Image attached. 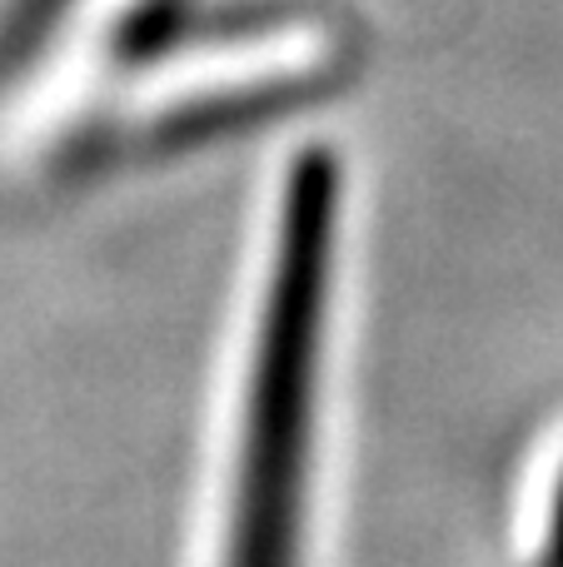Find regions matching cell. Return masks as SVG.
<instances>
[{"label": "cell", "mask_w": 563, "mask_h": 567, "mask_svg": "<svg viewBox=\"0 0 563 567\" xmlns=\"http://www.w3.org/2000/svg\"><path fill=\"white\" fill-rule=\"evenodd\" d=\"M544 567H563V478L554 483V503H549L544 523Z\"/></svg>", "instance_id": "1"}]
</instances>
